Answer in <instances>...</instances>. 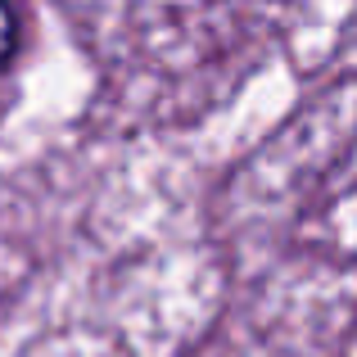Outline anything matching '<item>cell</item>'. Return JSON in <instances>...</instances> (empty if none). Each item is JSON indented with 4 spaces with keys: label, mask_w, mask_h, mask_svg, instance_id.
<instances>
[{
    "label": "cell",
    "mask_w": 357,
    "mask_h": 357,
    "mask_svg": "<svg viewBox=\"0 0 357 357\" xmlns=\"http://www.w3.org/2000/svg\"><path fill=\"white\" fill-rule=\"evenodd\" d=\"M9 50H14V18H9L5 0H0V63L9 59Z\"/></svg>",
    "instance_id": "1"
}]
</instances>
